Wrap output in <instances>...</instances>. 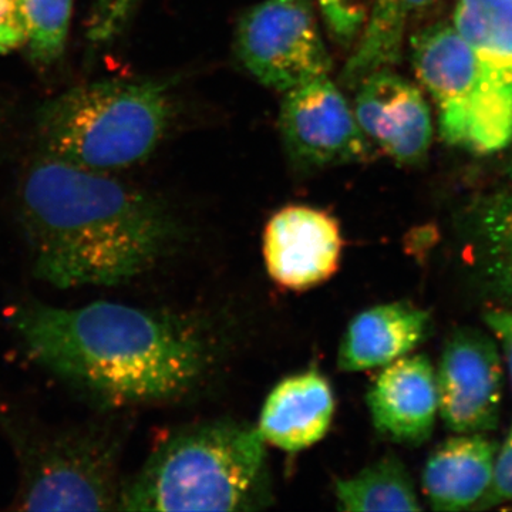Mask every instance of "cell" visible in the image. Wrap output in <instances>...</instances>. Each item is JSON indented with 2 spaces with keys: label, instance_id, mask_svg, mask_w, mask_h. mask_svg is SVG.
<instances>
[{
  "label": "cell",
  "instance_id": "obj_1",
  "mask_svg": "<svg viewBox=\"0 0 512 512\" xmlns=\"http://www.w3.org/2000/svg\"><path fill=\"white\" fill-rule=\"evenodd\" d=\"M9 319L37 363L104 406L178 399L210 365L201 330L167 313L113 302L63 309L30 301Z\"/></svg>",
  "mask_w": 512,
  "mask_h": 512
},
{
  "label": "cell",
  "instance_id": "obj_2",
  "mask_svg": "<svg viewBox=\"0 0 512 512\" xmlns=\"http://www.w3.org/2000/svg\"><path fill=\"white\" fill-rule=\"evenodd\" d=\"M36 278L60 289L116 286L156 264L173 237L163 205L113 173L43 156L19 187Z\"/></svg>",
  "mask_w": 512,
  "mask_h": 512
},
{
  "label": "cell",
  "instance_id": "obj_3",
  "mask_svg": "<svg viewBox=\"0 0 512 512\" xmlns=\"http://www.w3.org/2000/svg\"><path fill=\"white\" fill-rule=\"evenodd\" d=\"M272 503L258 427L210 421L174 433L121 487L117 511H255Z\"/></svg>",
  "mask_w": 512,
  "mask_h": 512
},
{
  "label": "cell",
  "instance_id": "obj_4",
  "mask_svg": "<svg viewBox=\"0 0 512 512\" xmlns=\"http://www.w3.org/2000/svg\"><path fill=\"white\" fill-rule=\"evenodd\" d=\"M170 87L158 80L83 84L47 101L37 114L45 156L114 173L154 153L170 126Z\"/></svg>",
  "mask_w": 512,
  "mask_h": 512
},
{
  "label": "cell",
  "instance_id": "obj_5",
  "mask_svg": "<svg viewBox=\"0 0 512 512\" xmlns=\"http://www.w3.org/2000/svg\"><path fill=\"white\" fill-rule=\"evenodd\" d=\"M0 426L20 467L15 510H117L119 444L103 426L42 429L22 423L0 404Z\"/></svg>",
  "mask_w": 512,
  "mask_h": 512
},
{
  "label": "cell",
  "instance_id": "obj_6",
  "mask_svg": "<svg viewBox=\"0 0 512 512\" xmlns=\"http://www.w3.org/2000/svg\"><path fill=\"white\" fill-rule=\"evenodd\" d=\"M414 74L437 110L440 137L473 154L512 143V93L491 73L451 20L409 39Z\"/></svg>",
  "mask_w": 512,
  "mask_h": 512
},
{
  "label": "cell",
  "instance_id": "obj_7",
  "mask_svg": "<svg viewBox=\"0 0 512 512\" xmlns=\"http://www.w3.org/2000/svg\"><path fill=\"white\" fill-rule=\"evenodd\" d=\"M235 53L259 83L279 92L329 76L332 57L312 0H262L239 19Z\"/></svg>",
  "mask_w": 512,
  "mask_h": 512
},
{
  "label": "cell",
  "instance_id": "obj_8",
  "mask_svg": "<svg viewBox=\"0 0 512 512\" xmlns=\"http://www.w3.org/2000/svg\"><path fill=\"white\" fill-rule=\"evenodd\" d=\"M278 126L286 153L302 170L363 163L375 148L339 84L329 76L285 92Z\"/></svg>",
  "mask_w": 512,
  "mask_h": 512
},
{
  "label": "cell",
  "instance_id": "obj_9",
  "mask_svg": "<svg viewBox=\"0 0 512 512\" xmlns=\"http://www.w3.org/2000/svg\"><path fill=\"white\" fill-rule=\"evenodd\" d=\"M439 416L458 434L494 430L503 403L500 350L487 333L473 328L451 333L436 370Z\"/></svg>",
  "mask_w": 512,
  "mask_h": 512
},
{
  "label": "cell",
  "instance_id": "obj_10",
  "mask_svg": "<svg viewBox=\"0 0 512 512\" xmlns=\"http://www.w3.org/2000/svg\"><path fill=\"white\" fill-rule=\"evenodd\" d=\"M353 92L357 123L373 147L403 167L427 160L434 124L429 101L417 84L383 69L367 76Z\"/></svg>",
  "mask_w": 512,
  "mask_h": 512
},
{
  "label": "cell",
  "instance_id": "obj_11",
  "mask_svg": "<svg viewBox=\"0 0 512 512\" xmlns=\"http://www.w3.org/2000/svg\"><path fill=\"white\" fill-rule=\"evenodd\" d=\"M342 232L328 212L289 205L272 215L264 231L266 271L276 284L306 291L338 271Z\"/></svg>",
  "mask_w": 512,
  "mask_h": 512
},
{
  "label": "cell",
  "instance_id": "obj_12",
  "mask_svg": "<svg viewBox=\"0 0 512 512\" xmlns=\"http://www.w3.org/2000/svg\"><path fill=\"white\" fill-rule=\"evenodd\" d=\"M373 426L386 439L420 446L439 416L436 369L424 355L403 356L382 367L366 396Z\"/></svg>",
  "mask_w": 512,
  "mask_h": 512
},
{
  "label": "cell",
  "instance_id": "obj_13",
  "mask_svg": "<svg viewBox=\"0 0 512 512\" xmlns=\"http://www.w3.org/2000/svg\"><path fill=\"white\" fill-rule=\"evenodd\" d=\"M335 416V394L318 370L286 377L266 397L258 431L281 450H305L328 434Z\"/></svg>",
  "mask_w": 512,
  "mask_h": 512
},
{
  "label": "cell",
  "instance_id": "obj_14",
  "mask_svg": "<svg viewBox=\"0 0 512 512\" xmlns=\"http://www.w3.org/2000/svg\"><path fill=\"white\" fill-rule=\"evenodd\" d=\"M430 330L429 312L413 303L372 306L350 320L340 340L338 367L363 372L387 366L419 348Z\"/></svg>",
  "mask_w": 512,
  "mask_h": 512
},
{
  "label": "cell",
  "instance_id": "obj_15",
  "mask_svg": "<svg viewBox=\"0 0 512 512\" xmlns=\"http://www.w3.org/2000/svg\"><path fill=\"white\" fill-rule=\"evenodd\" d=\"M498 447L480 433L458 434L431 453L423 488L431 508L461 511L476 507L493 480Z\"/></svg>",
  "mask_w": 512,
  "mask_h": 512
},
{
  "label": "cell",
  "instance_id": "obj_16",
  "mask_svg": "<svg viewBox=\"0 0 512 512\" xmlns=\"http://www.w3.org/2000/svg\"><path fill=\"white\" fill-rule=\"evenodd\" d=\"M440 0H373L372 13L340 72V86L355 90L370 74L402 60L410 23Z\"/></svg>",
  "mask_w": 512,
  "mask_h": 512
},
{
  "label": "cell",
  "instance_id": "obj_17",
  "mask_svg": "<svg viewBox=\"0 0 512 512\" xmlns=\"http://www.w3.org/2000/svg\"><path fill=\"white\" fill-rule=\"evenodd\" d=\"M468 239L481 284L512 306V188L487 195L474 205Z\"/></svg>",
  "mask_w": 512,
  "mask_h": 512
},
{
  "label": "cell",
  "instance_id": "obj_18",
  "mask_svg": "<svg viewBox=\"0 0 512 512\" xmlns=\"http://www.w3.org/2000/svg\"><path fill=\"white\" fill-rule=\"evenodd\" d=\"M451 22L512 93V0H456Z\"/></svg>",
  "mask_w": 512,
  "mask_h": 512
},
{
  "label": "cell",
  "instance_id": "obj_19",
  "mask_svg": "<svg viewBox=\"0 0 512 512\" xmlns=\"http://www.w3.org/2000/svg\"><path fill=\"white\" fill-rule=\"evenodd\" d=\"M340 511H420L416 487L396 456H384L335 484Z\"/></svg>",
  "mask_w": 512,
  "mask_h": 512
},
{
  "label": "cell",
  "instance_id": "obj_20",
  "mask_svg": "<svg viewBox=\"0 0 512 512\" xmlns=\"http://www.w3.org/2000/svg\"><path fill=\"white\" fill-rule=\"evenodd\" d=\"M29 55L37 64L62 57L72 18L73 0H20Z\"/></svg>",
  "mask_w": 512,
  "mask_h": 512
},
{
  "label": "cell",
  "instance_id": "obj_21",
  "mask_svg": "<svg viewBox=\"0 0 512 512\" xmlns=\"http://www.w3.org/2000/svg\"><path fill=\"white\" fill-rule=\"evenodd\" d=\"M318 6L333 42L349 49L356 45L369 22L373 0H318Z\"/></svg>",
  "mask_w": 512,
  "mask_h": 512
},
{
  "label": "cell",
  "instance_id": "obj_22",
  "mask_svg": "<svg viewBox=\"0 0 512 512\" xmlns=\"http://www.w3.org/2000/svg\"><path fill=\"white\" fill-rule=\"evenodd\" d=\"M512 501V426L507 440L495 458L493 480L484 497L476 505V510L495 507Z\"/></svg>",
  "mask_w": 512,
  "mask_h": 512
},
{
  "label": "cell",
  "instance_id": "obj_23",
  "mask_svg": "<svg viewBox=\"0 0 512 512\" xmlns=\"http://www.w3.org/2000/svg\"><path fill=\"white\" fill-rule=\"evenodd\" d=\"M25 43L22 2L0 0V55H6Z\"/></svg>",
  "mask_w": 512,
  "mask_h": 512
},
{
  "label": "cell",
  "instance_id": "obj_24",
  "mask_svg": "<svg viewBox=\"0 0 512 512\" xmlns=\"http://www.w3.org/2000/svg\"><path fill=\"white\" fill-rule=\"evenodd\" d=\"M133 0H97L92 20V37L106 40L123 26Z\"/></svg>",
  "mask_w": 512,
  "mask_h": 512
},
{
  "label": "cell",
  "instance_id": "obj_25",
  "mask_svg": "<svg viewBox=\"0 0 512 512\" xmlns=\"http://www.w3.org/2000/svg\"><path fill=\"white\" fill-rule=\"evenodd\" d=\"M484 322L487 323L494 338L500 342L512 383V308L494 309V311L487 312L484 315Z\"/></svg>",
  "mask_w": 512,
  "mask_h": 512
},
{
  "label": "cell",
  "instance_id": "obj_26",
  "mask_svg": "<svg viewBox=\"0 0 512 512\" xmlns=\"http://www.w3.org/2000/svg\"><path fill=\"white\" fill-rule=\"evenodd\" d=\"M510 147H511V153H510V157H508L507 168H505V171H507L508 177H510L512 180V143L510 144Z\"/></svg>",
  "mask_w": 512,
  "mask_h": 512
}]
</instances>
